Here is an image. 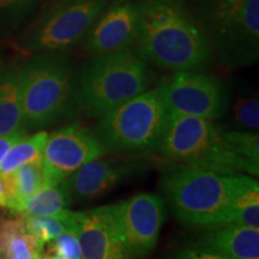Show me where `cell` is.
<instances>
[{
  "label": "cell",
  "mask_w": 259,
  "mask_h": 259,
  "mask_svg": "<svg viewBox=\"0 0 259 259\" xmlns=\"http://www.w3.org/2000/svg\"><path fill=\"white\" fill-rule=\"evenodd\" d=\"M138 34L135 53L168 71L205 66L213 51L199 21L181 0H137Z\"/></svg>",
  "instance_id": "1"
},
{
  "label": "cell",
  "mask_w": 259,
  "mask_h": 259,
  "mask_svg": "<svg viewBox=\"0 0 259 259\" xmlns=\"http://www.w3.org/2000/svg\"><path fill=\"white\" fill-rule=\"evenodd\" d=\"M77 71L64 53H40L21 70L24 127L37 128L69 116L78 107Z\"/></svg>",
  "instance_id": "2"
},
{
  "label": "cell",
  "mask_w": 259,
  "mask_h": 259,
  "mask_svg": "<svg viewBox=\"0 0 259 259\" xmlns=\"http://www.w3.org/2000/svg\"><path fill=\"white\" fill-rule=\"evenodd\" d=\"M150 84L148 64L135 52L99 54L77 74V102L87 115L100 119L147 92Z\"/></svg>",
  "instance_id": "3"
},
{
  "label": "cell",
  "mask_w": 259,
  "mask_h": 259,
  "mask_svg": "<svg viewBox=\"0 0 259 259\" xmlns=\"http://www.w3.org/2000/svg\"><path fill=\"white\" fill-rule=\"evenodd\" d=\"M156 149L177 163L204 168L223 176H235L241 171L251 176L259 173V164L236 154L212 120L198 116L169 113Z\"/></svg>",
  "instance_id": "4"
},
{
  "label": "cell",
  "mask_w": 259,
  "mask_h": 259,
  "mask_svg": "<svg viewBox=\"0 0 259 259\" xmlns=\"http://www.w3.org/2000/svg\"><path fill=\"white\" fill-rule=\"evenodd\" d=\"M161 189L174 215L193 227L228 223L233 196V176L177 163L168 168Z\"/></svg>",
  "instance_id": "5"
},
{
  "label": "cell",
  "mask_w": 259,
  "mask_h": 259,
  "mask_svg": "<svg viewBox=\"0 0 259 259\" xmlns=\"http://www.w3.org/2000/svg\"><path fill=\"white\" fill-rule=\"evenodd\" d=\"M168 118L169 112L157 87L103 115L94 132L107 151L150 150L157 147Z\"/></svg>",
  "instance_id": "6"
},
{
  "label": "cell",
  "mask_w": 259,
  "mask_h": 259,
  "mask_svg": "<svg viewBox=\"0 0 259 259\" xmlns=\"http://www.w3.org/2000/svg\"><path fill=\"white\" fill-rule=\"evenodd\" d=\"M223 63H254L259 53V0H203L202 21Z\"/></svg>",
  "instance_id": "7"
},
{
  "label": "cell",
  "mask_w": 259,
  "mask_h": 259,
  "mask_svg": "<svg viewBox=\"0 0 259 259\" xmlns=\"http://www.w3.org/2000/svg\"><path fill=\"white\" fill-rule=\"evenodd\" d=\"M111 0H58L32 23L22 47L35 53H63L76 47Z\"/></svg>",
  "instance_id": "8"
},
{
  "label": "cell",
  "mask_w": 259,
  "mask_h": 259,
  "mask_svg": "<svg viewBox=\"0 0 259 259\" xmlns=\"http://www.w3.org/2000/svg\"><path fill=\"white\" fill-rule=\"evenodd\" d=\"M168 108L173 114L221 118L228 107V90L216 77L196 72L178 71L169 79L158 85Z\"/></svg>",
  "instance_id": "9"
},
{
  "label": "cell",
  "mask_w": 259,
  "mask_h": 259,
  "mask_svg": "<svg viewBox=\"0 0 259 259\" xmlns=\"http://www.w3.org/2000/svg\"><path fill=\"white\" fill-rule=\"evenodd\" d=\"M107 153L95 132L71 124L48 136L41 153L47 185H56Z\"/></svg>",
  "instance_id": "10"
},
{
  "label": "cell",
  "mask_w": 259,
  "mask_h": 259,
  "mask_svg": "<svg viewBox=\"0 0 259 259\" xmlns=\"http://www.w3.org/2000/svg\"><path fill=\"white\" fill-rule=\"evenodd\" d=\"M126 251L132 259H143L154 250L166 220V202L154 193L136 194L115 204Z\"/></svg>",
  "instance_id": "11"
},
{
  "label": "cell",
  "mask_w": 259,
  "mask_h": 259,
  "mask_svg": "<svg viewBox=\"0 0 259 259\" xmlns=\"http://www.w3.org/2000/svg\"><path fill=\"white\" fill-rule=\"evenodd\" d=\"M137 0H111L83 38L92 56L128 51L138 34Z\"/></svg>",
  "instance_id": "12"
},
{
  "label": "cell",
  "mask_w": 259,
  "mask_h": 259,
  "mask_svg": "<svg viewBox=\"0 0 259 259\" xmlns=\"http://www.w3.org/2000/svg\"><path fill=\"white\" fill-rule=\"evenodd\" d=\"M76 213L82 259H132L122 240L115 204Z\"/></svg>",
  "instance_id": "13"
},
{
  "label": "cell",
  "mask_w": 259,
  "mask_h": 259,
  "mask_svg": "<svg viewBox=\"0 0 259 259\" xmlns=\"http://www.w3.org/2000/svg\"><path fill=\"white\" fill-rule=\"evenodd\" d=\"M138 164L118 160H95L66 179L72 197L78 200L99 198L135 173Z\"/></svg>",
  "instance_id": "14"
},
{
  "label": "cell",
  "mask_w": 259,
  "mask_h": 259,
  "mask_svg": "<svg viewBox=\"0 0 259 259\" xmlns=\"http://www.w3.org/2000/svg\"><path fill=\"white\" fill-rule=\"evenodd\" d=\"M192 246L229 259H259V228L235 223L212 226Z\"/></svg>",
  "instance_id": "15"
},
{
  "label": "cell",
  "mask_w": 259,
  "mask_h": 259,
  "mask_svg": "<svg viewBox=\"0 0 259 259\" xmlns=\"http://www.w3.org/2000/svg\"><path fill=\"white\" fill-rule=\"evenodd\" d=\"M24 127L21 97V70L11 69L0 74V136Z\"/></svg>",
  "instance_id": "16"
},
{
  "label": "cell",
  "mask_w": 259,
  "mask_h": 259,
  "mask_svg": "<svg viewBox=\"0 0 259 259\" xmlns=\"http://www.w3.org/2000/svg\"><path fill=\"white\" fill-rule=\"evenodd\" d=\"M228 223L259 228V186L252 177L233 176V196Z\"/></svg>",
  "instance_id": "17"
},
{
  "label": "cell",
  "mask_w": 259,
  "mask_h": 259,
  "mask_svg": "<svg viewBox=\"0 0 259 259\" xmlns=\"http://www.w3.org/2000/svg\"><path fill=\"white\" fill-rule=\"evenodd\" d=\"M42 250L22 218L0 222V252L4 259H45Z\"/></svg>",
  "instance_id": "18"
},
{
  "label": "cell",
  "mask_w": 259,
  "mask_h": 259,
  "mask_svg": "<svg viewBox=\"0 0 259 259\" xmlns=\"http://www.w3.org/2000/svg\"><path fill=\"white\" fill-rule=\"evenodd\" d=\"M73 202L72 193L66 180L56 185H47L37 191L22 206L18 215L24 216H54L66 210Z\"/></svg>",
  "instance_id": "19"
},
{
  "label": "cell",
  "mask_w": 259,
  "mask_h": 259,
  "mask_svg": "<svg viewBox=\"0 0 259 259\" xmlns=\"http://www.w3.org/2000/svg\"><path fill=\"white\" fill-rule=\"evenodd\" d=\"M9 178L12 187V205L10 210L17 215L30 197L42 187L47 186L46 173L41 157L17 168Z\"/></svg>",
  "instance_id": "20"
},
{
  "label": "cell",
  "mask_w": 259,
  "mask_h": 259,
  "mask_svg": "<svg viewBox=\"0 0 259 259\" xmlns=\"http://www.w3.org/2000/svg\"><path fill=\"white\" fill-rule=\"evenodd\" d=\"M22 219L28 231L35 236L42 248L54 240L60 233L69 228H77L78 226L77 213L67 209L54 216H24Z\"/></svg>",
  "instance_id": "21"
},
{
  "label": "cell",
  "mask_w": 259,
  "mask_h": 259,
  "mask_svg": "<svg viewBox=\"0 0 259 259\" xmlns=\"http://www.w3.org/2000/svg\"><path fill=\"white\" fill-rule=\"evenodd\" d=\"M48 134L40 131L37 134L23 137L18 141L14 147L10 149L4 160L0 163V174L2 176H10L23 164L31 162L41 157L42 149H44Z\"/></svg>",
  "instance_id": "22"
},
{
  "label": "cell",
  "mask_w": 259,
  "mask_h": 259,
  "mask_svg": "<svg viewBox=\"0 0 259 259\" xmlns=\"http://www.w3.org/2000/svg\"><path fill=\"white\" fill-rule=\"evenodd\" d=\"M40 0H0V32L17 29L36 9Z\"/></svg>",
  "instance_id": "23"
},
{
  "label": "cell",
  "mask_w": 259,
  "mask_h": 259,
  "mask_svg": "<svg viewBox=\"0 0 259 259\" xmlns=\"http://www.w3.org/2000/svg\"><path fill=\"white\" fill-rule=\"evenodd\" d=\"M223 137L236 154L252 163L259 164L258 134L246 131H228L223 132Z\"/></svg>",
  "instance_id": "24"
},
{
  "label": "cell",
  "mask_w": 259,
  "mask_h": 259,
  "mask_svg": "<svg viewBox=\"0 0 259 259\" xmlns=\"http://www.w3.org/2000/svg\"><path fill=\"white\" fill-rule=\"evenodd\" d=\"M233 119L240 127L258 130L259 127V101L257 96L239 97L234 105Z\"/></svg>",
  "instance_id": "25"
},
{
  "label": "cell",
  "mask_w": 259,
  "mask_h": 259,
  "mask_svg": "<svg viewBox=\"0 0 259 259\" xmlns=\"http://www.w3.org/2000/svg\"><path fill=\"white\" fill-rule=\"evenodd\" d=\"M51 251L61 259H82L77 228H69L60 233L51 242Z\"/></svg>",
  "instance_id": "26"
},
{
  "label": "cell",
  "mask_w": 259,
  "mask_h": 259,
  "mask_svg": "<svg viewBox=\"0 0 259 259\" xmlns=\"http://www.w3.org/2000/svg\"><path fill=\"white\" fill-rule=\"evenodd\" d=\"M169 259H229V258H227L225 255H221L219 253H215V252L212 251L203 250V248L191 246V247L178 251L177 253H174Z\"/></svg>",
  "instance_id": "27"
},
{
  "label": "cell",
  "mask_w": 259,
  "mask_h": 259,
  "mask_svg": "<svg viewBox=\"0 0 259 259\" xmlns=\"http://www.w3.org/2000/svg\"><path fill=\"white\" fill-rule=\"evenodd\" d=\"M23 137H25L24 130H21V131L15 132V134L11 135L0 136V163H2L6 155H8L10 149L14 147V145L17 143L18 141H21Z\"/></svg>",
  "instance_id": "28"
},
{
  "label": "cell",
  "mask_w": 259,
  "mask_h": 259,
  "mask_svg": "<svg viewBox=\"0 0 259 259\" xmlns=\"http://www.w3.org/2000/svg\"><path fill=\"white\" fill-rule=\"evenodd\" d=\"M12 205V187L9 176L0 174V206L11 208Z\"/></svg>",
  "instance_id": "29"
},
{
  "label": "cell",
  "mask_w": 259,
  "mask_h": 259,
  "mask_svg": "<svg viewBox=\"0 0 259 259\" xmlns=\"http://www.w3.org/2000/svg\"><path fill=\"white\" fill-rule=\"evenodd\" d=\"M45 259H61L59 257H57V255L52 254V255H47V257H45Z\"/></svg>",
  "instance_id": "30"
},
{
  "label": "cell",
  "mask_w": 259,
  "mask_h": 259,
  "mask_svg": "<svg viewBox=\"0 0 259 259\" xmlns=\"http://www.w3.org/2000/svg\"><path fill=\"white\" fill-rule=\"evenodd\" d=\"M0 222H2V220H0ZM0 259H4V258H3V255H2V252H0Z\"/></svg>",
  "instance_id": "31"
}]
</instances>
